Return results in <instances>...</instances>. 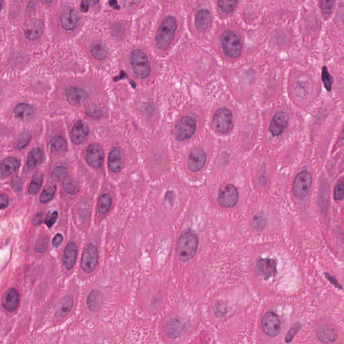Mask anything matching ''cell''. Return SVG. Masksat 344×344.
Masks as SVG:
<instances>
[{
  "instance_id": "6da1fadb",
  "label": "cell",
  "mask_w": 344,
  "mask_h": 344,
  "mask_svg": "<svg viewBox=\"0 0 344 344\" xmlns=\"http://www.w3.org/2000/svg\"><path fill=\"white\" fill-rule=\"evenodd\" d=\"M198 239L196 234L193 231L188 230L183 233L177 242V252L181 260H191L196 254L198 248Z\"/></svg>"
},
{
  "instance_id": "7a4b0ae2",
  "label": "cell",
  "mask_w": 344,
  "mask_h": 344,
  "mask_svg": "<svg viewBox=\"0 0 344 344\" xmlns=\"http://www.w3.org/2000/svg\"><path fill=\"white\" fill-rule=\"evenodd\" d=\"M176 28V20L173 16H168L163 21L156 35V44L159 49H166L170 45Z\"/></svg>"
},
{
  "instance_id": "3957f363",
  "label": "cell",
  "mask_w": 344,
  "mask_h": 344,
  "mask_svg": "<svg viewBox=\"0 0 344 344\" xmlns=\"http://www.w3.org/2000/svg\"><path fill=\"white\" fill-rule=\"evenodd\" d=\"M130 63L136 76L141 79L148 78L150 75V66L148 57L144 52L139 49L132 51Z\"/></svg>"
},
{
  "instance_id": "277c9868",
  "label": "cell",
  "mask_w": 344,
  "mask_h": 344,
  "mask_svg": "<svg viewBox=\"0 0 344 344\" xmlns=\"http://www.w3.org/2000/svg\"><path fill=\"white\" fill-rule=\"evenodd\" d=\"M224 53L231 58H237L241 52V43L234 32L227 30L220 37Z\"/></svg>"
},
{
  "instance_id": "5b68a950",
  "label": "cell",
  "mask_w": 344,
  "mask_h": 344,
  "mask_svg": "<svg viewBox=\"0 0 344 344\" xmlns=\"http://www.w3.org/2000/svg\"><path fill=\"white\" fill-rule=\"evenodd\" d=\"M312 177L309 172H300L295 177L293 184V193L296 198L303 199L307 196L311 186Z\"/></svg>"
},
{
  "instance_id": "8992f818",
  "label": "cell",
  "mask_w": 344,
  "mask_h": 344,
  "mask_svg": "<svg viewBox=\"0 0 344 344\" xmlns=\"http://www.w3.org/2000/svg\"><path fill=\"white\" fill-rule=\"evenodd\" d=\"M196 129V123L194 120L190 116H184L175 125V137L179 141H185L194 134Z\"/></svg>"
},
{
  "instance_id": "52a82bcc",
  "label": "cell",
  "mask_w": 344,
  "mask_h": 344,
  "mask_svg": "<svg viewBox=\"0 0 344 344\" xmlns=\"http://www.w3.org/2000/svg\"><path fill=\"white\" fill-rule=\"evenodd\" d=\"M238 199L239 194L233 184H226L220 188L218 193V202L222 207H234L237 203Z\"/></svg>"
},
{
  "instance_id": "ba28073f",
  "label": "cell",
  "mask_w": 344,
  "mask_h": 344,
  "mask_svg": "<svg viewBox=\"0 0 344 344\" xmlns=\"http://www.w3.org/2000/svg\"><path fill=\"white\" fill-rule=\"evenodd\" d=\"M214 123L218 131L223 133H229L234 127L232 113L229 109H219L215 113Z\"/></svg>"
},
{
  "instance_id": "9c48e42d",
  "label": "cell",
  "mask_w": 344,
  "mask_h": 344,
  "mask_svg": "<svg viewBox=\"0 0 344 344\" xmlns=\"http://www.w3.org/2000/svg\"><path fill=\"white\" fill-rule=\"evenodd\" d=\"M277 264L276 261L270 258H259L255 266V273L258 277L267 280L274 277L277 273Z\"/></svg>"
},
{
  "instance_id": "30bf717a",
  "label": "cell",
  "mask_w": 344,
  "mask_h": 344,
  "mask_svg": "<svg viewBox=\"0 0 344 344\" xmlns=\"http://www.w3.org/2000/svg\"><path fill=\"white\" fill-rule=\"evenodd\" d=\"M261 326L263 332L271 338L277 337L280 331V322L279 317L272 311L268 312L263 316Z\"/></svg>"
},
{
  "instance_id": "8fae6325",
  "label": "cell",
  "mask_w": 344,
  "mask_h": 344,
  "mask_svg": "<svg viewBox=\"0 0 344 344\" xmlns=\"http://www.w3.org/2000/svg\"><path fill=\"white\" fill-rule=\"evenodd\" d=\"M98 251L94 245L89 244L86 247L82 255L81 266L84 271L89 273L96 268L98 262Z\"/></svg>"
},
{
  "instance_id": "7c38bea8",
  "label": "cell",
  "mask_w": 344,
  "mask_h": 344,
  "mask_svg": "<svg viewBox=\"0 0 344 344\" xmlns=\"http://www.w3.org/2000/svg\"><path fill=\"white\" fill-rule=\"evenodd\" d=\"M104 157L105 154L101 145L96 143L89 145L86 153V159L89 166L96 169L100 168L103 163Z\"/></svg>"
},
{
  "instance_id": "4fadbf2b",
  "label": "cell",
  "mask_w": 344,
  "mask_h": 344,
  "mask_svg": "<svg viewBox=\"0 0 344 344\" xmlns=\"http://www.w3.org/2000/svg\"><path fill=\"white\" fill-rule=\"evenodd\" d=\"M289 117L287 113L278 112L274 114L270 125V132L274 136H279L284 132L287 127Z\"/></svg>"
},
{
  "instance_id": "5bb4252c",
  "label": "cell",
  "mask_w": 344,
  "mask_h": 344,
  "mask_svg": "<svg viewBox=\"0 0 344 344\" xmlns=\"http://www.w3.org/2000/svg\"><path fill=\"white\" fill-rule=\"evenodd\" d=\"M80 21V14L72 8H66L61 16V23L62 26L67 30L75 29L78 26Z\"/></svg>"
},
{
  "instance_id": "9a60e30c",
  "label": "cell",
  "mask_w": 344,
  "mask_h": 344,
  "mask_svg": "<svg viewBox=\"0 0 344 344\" xmlns=\"http://www.w3.org/2000/svg\"><path fill=\"white\" fill-rule=\"evenodd\" d=\"M205 161V152L200 148L194 149L188 159V168L192 172H198L202 169Z\"/></svg>"
},
{
  "instance_id": "2e32d148",
  "label": "cell",
  "mask_w": 344,
  "mask_h": 344,
  "mask_svg": "<svg viewBox=\"0 0 344 344\" xmlns=\"http://www.w3.org/2000/svg\"><path fill=\"white\" fill-rule=\"evenodd\" d=\"M89 127L87 124L80 121L77 122L71 131V139L75 145L81 144L85 141L89 134Z\"/></svg>"
},
{
  "instance_id": "e0dca14e",
  "label": "cell",
  "mask_w": 344,
  "mask_h": 344,
  "mask_svg": "<svg viewBox=\"0 0 344 344\" xmlns=\"http://www.w3.org/2000/svg\"><path fill=\"white\" fill-rule=\"evenodd\" d=\"M1 303L7 311H15L20 303V295L18 290L15 288H10L7 290L1 299Z\"/></svg>"
},
{
  "instance_id": "ac0fdd59",
  "label": "cell",
  "mask_w": 344,
  "mask_h": 344,
  "mask_svg": "<svg viewBox=\"0 0 344 344\" xmlns=\"http://www.w3.org/2000/svg\"><path fill=\"white\" fill-rule=\"evenodd\" d=\"M43 24L37 19H32L27 22L24 26V35L27 39L34 41L39 39L42 35Z\"/></svg>"
},
{
  "instance_id": "d6986e66",
  "label": "cell",
  "mask_w": 344,
  "mask_h": 344,
  "mask_svg": "<svg viewBox=\"0 0 344 344\" xmlns=\"http://www.w3.org/2000/svg\"><path fill=\"white\" fill-rule=\"evenodd\" d=\"M316 336L322 343L332 344L338 338V333L336 329L327 325H321L317 327Z\"/></svg>"
},
{
  "instance_id": "ffe728a7",
  "label": "cell",
  "mask_w": 344,
  "mask_h": 344,
  "mask_svg": "<svg viewBox=\"0 0 344 344\" xmlns=\"http://www.w3.org/2000/svg\"><path fill=\"white\" fill-rule=\"evenodd\" d=\"M124 159L123 150L121 148H116L111 150L108 157V168L110 171L118 173L123 170Z\"/></svg>"
},
{
  "instance_id": "44dd1931",
  "label": "cell",
  "mask_w": 344,
  "mask_h": 344,
  "mask_svg": "<svg viewBox=\"0 0 344 344\" xmlns=\"http://www.w3.org/2000/svg\"><path fill=\"white\" fill-rule=\"evenodd\" d=\"M66 98L71 105L80 106L87 98V94L83 89L77 87H71L66 90Z\"/></svg>"
},
{
  "instance_id": "7402d4cb",
  "label": "cell",
  "mask_w": 344,
  "mask_h": 344,
  "mask_svg": "<svg viewBox=\"0 0 344 344\" xmlns=\"http://www.w3.org/2000/svg\"><path fill=\"white\" fill-rule=\"evenodd\" d=\"M212 24V15L208 10L202 9L199 10L195 18V25L197 30L200 32H204L209 29Z\"/></svg>"
},
{
  "instance_id": "603a6c76",
  "label": "cell",
  "mask_w": 344,
  "mask_h": 344,
  "mask_svg": "<svg viewBox=\"0 0 344 344\" xmlns=\"http://www.w3.org/2000/svg\"><path fill=\"white\" fill-rule=\"evenodd\" d=\"M78 255V247L74 243H69L65 247L64 256H63V263L68 270H71L74 266Z\"/></svg>"
},
{
  "instance_id": "cb8c5ba5",
  "label": "cell",
  "mask_w": 344,
  "mask_h": 344,
  "mask_svg": "<svg viewBox=\"0 0 344 344\" xmlns=\"http://www.w3.org/2000/svg\"><path fill=\"white\" fill-rule=\"evenodd\" d=\"M184 330V323L178 319H172L165 326V332L170 338H177Z\"/></svg>"
},
{
  "instance_id": "d4e9b609",
  "label": "cell",
  "mask_w": 344,
  "mask_h": 344,
  "mask_svg": "<svg viewBox=\"0 0 344 344\" xmlns=\"http://www.w3.org/2000/svg\"><path fill=\"white\" fill-rule=\"evenodd\" d=\"M16 116L22 121H29L35 114V110L31 106L26 103L19 104L14 109Z\"/></svg>"
},
{
  "instance_id": "484cf974",
  "label": "cell",
  "mask_w": 344,
  "mask_h": 344,
  "mask_svg": "<svg viewBox=\"0 0 344 344\" xmlns=\"http://www.w3.org/2000/svg\"><path fill=\"white\" fill-rule=\"evenodd\" d=\"M103 302V297L99 290H93L89 294L87 299V307L91 311H96L101 306Z\"/></svg>"
},
{
  "instance_id": "4316f807",
  "label": "cell",
  "mask_w": 344,
  "mask_h": 344,
  "mask_svg": "<svg viewBox=\"0 0 344 344\" xmlns=\"http://www.w3.org/2000/svg\"><path fill=\"white\" fill-rule=\"evenodd\" d=\"M19 166V161L15 157H8L5 159L1 166V173L3 175L12 174L18 170Z\"/></svg>"
},
{
  "instance_id": "83f0119b",
  "label": "cell",
  "mask_w": 344,
  "mask_h": 344,
  "mask_svg": "<svg viewBox=\"0 0 344 344\" xmlns=\"http://www.w3.org/2000/svg\"><path fill=\"white\" fill-rule=\"evenodd\" d=\"M43 159V153L42 150L39 148H35L32 150L28 154L27 158L26 164L30 169H34L37 168L42 162Z\"/></svg>"
},
{
  "instance_id": "f1b7e54d",
  "label": "cell",
  "mask_w": 344,
  "mask_h": 344,
  "mask_svg": "<svg viewBox=\"0 0 344 344\" xmlns=\"http://www.w3.org/2000/svg\"><path fill=\"white\" fill-rule=\"evenodd\" d=\"M50 145L52 151L55 153H64L67 150V142L62 136L57 135L52 138Z\"/></svg>"
},
{
  "instance_id": "f546056e",
  "label": "cell",
  "mask_w": 344,
  "mask_h": 344,
  "mask_svg": "<svg viewBox=\"0 0 344 344\" xmlns=\"http://www.w3.org/2000/svg\"><path fill=\"white\" fill-rule=\"evenodd\" d=\"M91 52L93 56L98 60H103L108 54V49L105 43L101 41H95L91 46Z\"/></svg>"
},
{
  "instance_id": "4dcf8cb0",
  "label": "cell",
  "mask_w": 344,
  "mask_h": 344,
  "mask_svg": "<svg viewBox=\"0 0 344 344\" xmlns=\"http://www.w3.org/2000/svg\"><path fill=\"white\" fill-rule=\"evenodd\" d=\"M112 203V199L108 194H105L100 197L98 203V211L100 215H105L109 211Z\"/></svg>"
},
{
  "instance_id": "1f68e13d",
  "label": "cell",
  "mask_w": 344,
  "mask_h": 344,
  "mask_svg": "<svg viewBox=\"0 0 344 344\" xmlns=\"http://www.w3.org/2000/svg\"><path fill=\"white\" fill-rule=\"evenodd\" d=\"M73 304V299L72 297H71V296L66 297L63 301L62 304H61L57 315L61 317L66 316L72 309Z\"/></svg>"
},
{
  "instance_id": "d6a6232c",
  "label": "cell",
  "mask_w": 344,
  "mask_h": 344,
  "mask_svg": "<svg viewBox=\"0 0 344 344\" xmlns=\"http://www.w3.org/2000/svg\"><path fill=\"white\" fill-rule=\"evenodd\" d=\"M30 139H31V134L29 132H22L16 138L14 142V147L18 150L24 148L29 143Z\"/></svg>"
},
{
  "instance_id": "836d02e7",
  "label": "cell",
  "mask_w": 344,
  "mask_h": 344,
  "mask_svg": "<svg viewBox=\"0 0 344 344\" xmlns=\"http://www.w3.org/2000/svg\"><path fill=\"white\" fill-rule=\"evenodd\" d=\"M43 177L41 174H37L32 179L31 184L29 186V193L31 194H36L40 191L41 186H42Z\"/></svg>"
},
{
  "instance_id": "e575fe53",
  "label": "cell",
  "mask_w": 344,
  "mask_h": 344,
  "mask_svg": "<svg viewBox=\"0 0 344 344\" xmlns=\"http://www.w3.org/2000/svg\"><path fill=\"white\" fill-rule=\"evenodd\" d=\"M64 191L71 195H74L78 193L79 185L78 182L72 178L68 179L64 181Z\"/></svg>"
},
{
  "instance_id": "d590c367",
  "label": "cell",
  "mask_w": 344,
  "mask_h": 344,
  "mask_svg": "<svg viewBox=\"0 0 344 344\" xmlns=\"http://www.w3.org/2000/svg\"><path fill=\"white\" fill-rule=\"evenodd\" d=\"M55 191H56V187L55 186H49L44 190L43 193L41 194L40 196V200L43 203L49 202L53 199L54 195H55Z\"/></svg>"
},
{
  "instance_id": "8d00e7d4",
  "label": "cell",
  "mask_w": 344,
  "mask_h": 344,
  "mask_svg": "<svg viewBox=\"0 0 344 344\" xmlns=\"http://www.w3.org/2000/svg\"><path fill=\"white\" fill-rule=\"evenodd\" d=\"M237 1H219L218 2V7L224 13L228 14L233 12L236 8Z\"/></svg>"
},
{
  "instance_id": "74e56055",
  "label": "cell",
  "mask_w": 344,
  "mask_h": 344,
  "mask_svg": "<svg viewBox=\"0 0 344 344\" xmlns=\"http://www.w3.org/2000/svg\"><path fill=\"white\" fill-rule=\"evenodd\" d=\"M322 80L325 88L327 91H330L332 87L333 78L326 67L322 68Z\"/></svg>"
},
{
  "instance_id": "f35d334b",
  "label": "cell",
  "mask_w": 344,
  "mask_h": 344,
  "mask_svg": "<svg viewBox=\"0 0 344 344\" xmlns=\"http://www.w3.org/2000/svg\"><path fill=\"white\" fill-rule=\"evenodd\" d=\"M67 175V170L64 166H58L54 169L52 173V177L55 181H61L64 180Z\"/></svg>"
},
{
  "instance_id": "ab89813d",
  "label": "cell",
  "mask_w": 344,
  "mask_h": 344,
  "mask_svg": "<svg viewBox=\"0 0 344 344\" xmlns=\"http://www.w3.org/2000/svg\"><path fill=\"white\" fill-rule=\"evenodd\" d=\"M301 327V324L299 323V322H297V323H295L293 327L290 328V330L288 331L287 334H286V337H285V342H286V343H290V342H292V340H293L294 337H295L297 332L300 330Z\"/></svg>"
},
{
  "instance_id": "60d3db41",
  "label": "cell",
  "mask_w": 344,
  "mask_h": 344,
  "mask_svg": "<svg viewBox=\"0 0 344 344\" xmlns=\"http://www.w3.org/2000/svg\"><path fill=\"white\" fill-rule=\"evenodd\" d=\"M334 198L337 200H342L344 198V180L342 179L338 181L335 187Z\"/></svg>"
},
{
  "instance_id": "b9f144b4",
  "label": "cell",
  "mask_w": 344,
  "mask_h": 344,
  "mask_svg": "<svg viewBox=\"0 0 344 344\" xmlns=\"http://www.w3.org/2000/svg\"><path fill=\"white\" fill-rule=\"evenodd\" d=\"M48 245L47 238L44 237L39 239L36 244L35 250L37 252H43L45 251Z\"/></svg>"
},
{
  "instance_id": "7bdbcfd3",
  "label": "cell",
  "mask_w": 344,
  "mask_h": 344,
  "mask_svg": "<svg viewBox=\"0 0 344 344\" xmlns=\"http://www.w3.org/2000/svg\"><path fill=\"white\" fill-rule=\"evenodd\" d=\"M226 306L225 304L222 302H218L215 304L214 306V313L216 317H222L225 315L226 313Z\"/></svg>"
},
{
  "instance_id": "ee69618b",
  "label": "cell",
  "mask_w": 344,
  "mask_h": 344,
  "mask_svg": "<svg viewBox=\"0 0 344 344\" xmlns=\"http://www.w3.org/2000/svg\"><path fill=\"white\" fill-rule=\"evenodd\" d=\"M57 217H58V213L56 211L48 215L44 222H45V224L48 228H51L53 227L54 224L56 222Z\"/></svg>"
},
{
  "instance_id": "f6af8a7d",
  "label": "cell",
  "mask_w": 344,
  "mask_h": 344,
  "mask_svg": "<svg viewBox=\"0 0 344 344\" xmlns=\"http://www.w3.org/2000/svg\"><path fill=\"white\" fill-rule=\"evenodd\" d=\"M333 5V1H322V8L325 14L331 13Z\"/></svg>"
},
{
  "instance_id": "bcb514c9",
  "label": "cell",
  "mask_w": 344,
  "mask_h": 344,
  "mask_svg": "<svg viewBox=\"0 0 344 344\" xmlns=\"http://www.w3.org/2000/svg\"><path fill=\"white\" fill-rule=\"evenodd\" d=\"M9 204L8 197L5 194L0 195V209L8 207Z\"/></svg>"
},
{
  "instance_id": "7dc6e473",
  "label": "cell",
  "mask_w": 344,
  "mask_h": 344,
  "mask_svg": "<svg viewBox=\"0 0 344 344\" xmlns=\"http://www.w3.org/2000/svg\"><path fill=\"white\" fill-rule=\"evenodd\" d=\"M63 240H64V236H63L62 235L59 234H57L53 239V246L55 247H58L60 246V245L62 244L63 242Z\"/></svg>"
},
{
  "instance_id": "c3c4849f",
  "label": "cell",
  "mask_w": 344,
  "mask_h": 344,
  "mask_svg": "<svg viewBox=\"0 0 344 344\" xmlns=\"http://www.w3.org/2000/svg\"><path fill=\"white\" fill-rule=\"evenodd\" d=\"M326 277H327V279L329 280V281H330L331 284L334 285L336 287L338 288H342V286H340V284H339L338 282H337L336 279H335L334 277H332V276H331L330 274H325Z\"/></svg>"
},
{
  "instance_id": "681fc988",
  "label": "cell",
  "mask_w": 344,
  "mask_h": 344,
  "mask_svg": "<svg viewBox=\"0 0 344 344\" xmlns=\"http://www.w3.org/2000/svg\"><path fill=\"white\" fill-rule=\"evenodd\" d=\"M88 8L89 5L87 1H82V4H81V10L83 12H87Z\"/></svg>"
},
{
  "instance_id": "f907efd6",
  "label": "cell",
  "mask_w": 344,
  "mask_h": 344,
  "mask_svg": "<svg viewBox=\"0 0 344 344\" xmlns=\"http://www.w3.org/2000/svg\"><path fill=\"white\" fill-rule=\"evenodd\" d=\"M1 7H2V2H1V1H0V11L1 10Z\"/></svg>"
}]
</instances>
